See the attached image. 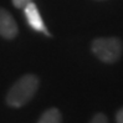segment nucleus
I'll return each instance as SVG.
<instances>
[{
    "label": "nucleus",
    "instance_id": "nucleus-1",
    "mask_svg": "<svg viewBox=\"0 0 123 123\" xmlns=\"http://www.w3.org/2000/svg\"><path fill=\"white\" fill-rule=\"evenodd\" d=\"M40 80L36 75L27 74L20 77L6 93V103L10 107L20 108L31 101L39 90Z\"/></svg>",
    "mask_w": 123,
    "mask_h": 123
},
{
    "label": "nucleus",
    "instance_id": "nucleus-2",
    "mask_svg": "<svg viewBox=\"0 0 123 123\" xmlns=\"http://www.w3.org/2000/svg\"><path fill=\"white\" fill-rule=\"evenodd\" d=\"M91 50L99 61L114 63L122 56L123 44L118 37H97L92 41Z\"/></svg>",
    "mask_w": 123,
    "mask_h": 123
},
{
    "label": "nucleus",
    "instance_id": "nucleus-3",
    "mask_svg": "<svg viewBox=\"0 0 123 123\" xmlns=\"http://www.w3.org/2000/svg\"><path fill=\"white\" fill-rule=\"evenodd\" d=\"M24 12H25V18H26L27 24L30 25L35 31L45 34L46 36H49V37L51 36V34L49 32L47 27L44 24V20H42V18L40 15V11L37 9V6H36V4L34 1L30 3V4H27L25 6V8H24Z\"/></svg>",
    "mask_w": 123,
    "mask_h": 123
},
{
    "label": "nucleus",
    "instance_id": "nucleus-4",
    "mask_svg": "<svg viewBox=\"0 0 123 123\" xmlns=\"http://www.w3.org/2000/svg\"><path fill=\"white\" fill-rule=\"evenodd\" d=\"M18 32L19 29L15 19L6 9L0 8V36L6 40H12L16 37Z\"/></svg>",
    "mask_w": 123,
    "mask_h": 123
},
{
    "label": "nucleus",
    "instance_id": "nucleus-5",
    "mask_svg": "<svg viewBox=\"0 0 123 123\" xmlns=\"http://www.w3.org/2000/svg\"><path fill=\"white\" fill-rule=\"evenodd\" d=\"M62 114L57 108H49L41 114L37 123H61Z\"/></svg>",
    "mask_w": 123,
    "mask_h": 123
},
{
    "label": "nucleus",
    "instance_id": "nucleus-6",
    "mask_svg": "<svg viewBox=\"0 0 123 123\" xmlns=\"http://www.w3.org/2000/svg\"><path fill=\"white\" fill-rule=\"evenodd\" d=\"M90 123H108V118L105 113H96Z\"/></svg>",
    "mask_w": 123,
    "mask_h": 123
},
{
    "label": "nucleus",
    "instance_id": "nucleus-7",
    "mask_svg": "<svg viewBox=\"0 0 123 123\" xmlns=\"http://www.w3.org/2000/svg\"><path fill=\"white\" fill-rule=\"evenodd\" d=\"M32 1H34V0H12V4L18 9H24L27 4H30Z\"/></svg>",
    "mask_w": 123,
    "mask_h": 123
},
{
    "label": "nucleus",
    "instance_id": "nucleus-8",
    "mask_svg": "<svg viewBox=\"0 0 123 123\" xmlns=\"http://www.w3.org/2000/svg\"><path fill=\"white\" fill-rule=\"evenodd\" d=\"M116 122L123 123V108H121V110L117 112V114H116Z\"/></svg>",
    "mask_w": 123,
    "mask_h": 123
}]
</instances>
